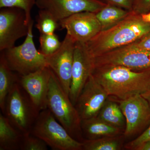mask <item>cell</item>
I'll return each mask as SVG.
<instances>
[{
    "label": "cell",
    "mask_w": 150,
    "mask_h": 150,
    "mask_svg": "<svg viewBox=\"0 0 150 150\" xmlns=\"http://www.w3.org/2000/svg\"><path fill=\"white\" fill-rule=\"evenodd\" d=\"M97 117L111 126L120 129L126 126L125 117L119 105L115 102V100L107 99Z\"/></svg>",
    "instance_id": "obj_20"
},
{
    "label": "cell",
    "mask_w": 150,
    "mask_h": 150,
    "mask_svg": "<svg viewBox=\"0 0 150 150\" xmlns=\"http://www.w3.org/2000/svg\"><path fill=\"white\" fill-rule=\"evenodd\" d=\"M24 135L0 113V150H21Z\"/></svg>",
    "instance_id": "obj_16"
},
{
    "label": "cell",
    "mask_w": 150,
    "mask_h": 150,
    "mask_svg": "<svg viewBox=\"0 0 150 150\" xmlns=\"http://www.w3.org/2000/svg\"><path fill=\"white\" fill-rule=\"evenodd\" d=\"M76 43L66 34L60 48L46 56L48 67L57 77L66 93L69 95Z\"/></svg>",
    "instance_id": "obj_9"
},
{
    "label": "cell",
    "mask_w": 150,
    "mask_h": 150,
    "mask_svg": "<svg viewBox=\"0 0 150 150\" xmlns=\"http://www.w3.org/2000/svg\"><path fill=\"white\" fill-rule=\"evenodd\" d=\"M92 75L109 96L124 100L145 93L150 87V71L138 72L116 65L93 67Z\"/></svg>",
    "instance_id": "obj_2"
},
{
    "label": "cell",
    "mask_w": 150,
    "mask_h": 150,
    "mask_svg": "<svg viewBox=\"0 0 150 150\" xmlns=\"http://www.w3.org/2000/svg\"><path fill=\"white\" fill-rule=\"evenodd\" d=\"M149 140H150V123L147 129L137 139L127 144L126 147L127 149L137 150L141 145Z\"/></svg>",
    "instance_id": "obj_27"
},
{
    "label": "cell",
    "mask_w": 150,
    "mask_h": 150,
    "mask_svg": "<svg viewBox=\"0 0 150 150\" xmlns=\"http://www.w3.org/2000/svg\"><path fill=\"white\" fill-rule=\"evenodd\" d=\"M109 96L91 74L75 105L81 120L96 117Z\"/></svg>",
    "instance_id": "obj_13"
},
{
    "label": "cell",
    "mask_w": 150,
    "mask_h": 150,
    "mask_svg": "<svg viewBox=\"0 0 150 150\" xmlns=\"http://www.w3.org/2000/svg\"><path fill=\"white\" fill-rule=\"evenodd\" d=\"M59 24L76 43L85 44L101 31L96 13L91 12L75 14L61 21Z\"/></svg>",
    "instance_id": "obj_11"
},
{
    "label": "cell",
    "mask_w": 150,
    "mask_h": 150,
    "mask_svg": "<svg viewBox=\"0 0 150 150\" xmlns=\"http://www.w3.org/2000/svg\"><path fill=\"white\" fill-rule=\"evenodd\" d=\"M35 3V0H0V8L15 7L23 10L30 23L33 21L31 11Z\"/></svg>",
    "instance_id": "obj_24"
},
{
    "label": "cell",
    "mask_w": 150,
    "mask_h": 150,
    "mask_svg": "<svg viewBox=\"0 0 150 150\" xmlns=\"http://www.w3.org/2000/svg\"><path fill=\"white\" fill-rule=\"evenodd\" d=\"M143 20L150 23V11L146 13L141 15Z\"/></svg>",
    "instance_id": "obj_31"
},
{
    "label": "cell",
    "mask_w": 150,
    "mask_h": 150,
    "mask_svg": "<svg viewBox=\"0 0 150 150\" xmlns=\"http://www.w3.org/2000/svg\"><path fill=\"white\" fill-rule=\"evenodd\" d=\"M132 11L142 15L150 11V0H132Z\"/></svg>",
    "instance_id": "obj_26"
},
{
    "label": "cell",
    "mask_w": 150,
    "mask_h": 150,
    "mask_svg": "<svg viewBox=\"0 0 150 150\" xmlns=\"http://www.w3.org/2000/svg\"><path fill=\"white\" fill-rule=\"evenodd\" d=\"M30 134L43 140L52 150L83 149V142L74 139L48 108L40 111Z\"/></svg>",
    "instance_id": "obj_4"
},
{
    "label": "cell",
    "mask_w": 150,
    "mask_h": 150,
    "mask_svg": "<svg viewBox=\"0 0 150 150\" xmlns=\"http://www.w3.org/2000/svg\"><path fill=\"white\" fill-rule=\"evenodd\" d=\"M100 1H102V0H100Z\"/></svg>",
    "instance_id": "obj_33"
},
{
    "label": "cell",
    "mask_w": 150,
    "mask_h": 150,
    "mask_svg": "<svg viewBox=\"0 0 150 150\" xmlns=\"http://www.w3.org/2000/svg\"><path fill=\"white\" fill-rule=\"evenodd\" d=\"M48 146L43 140L30 134L24 136L21 150H47Z\"/></svg>",
    "instance_id": "obj_25"
},
{
    "label": "cell",
    "mask_w": 150,
    "mask_h": 150,
    "mask_svg": "<svg viewBox=\"0 0 150 150\" xmlns=\"http://www.w3.org/2000/svg\"><path fill=\"white\" fill-rule=\"evenodd\" d=\"M137 150H150V140L145 142L139 146Z\"/></svg>",
    "instance_id": "obj_30"
},
{
    "label": "cell",
    "mask_w": 150,
    "mask_h": 150,
    "mask_svg": "<svg viewBox=\"0 0 150 150\" xmlns=\"http://www.w3.org/2000/svg\"><path fill=\"white\" fill-rule=\"evenodd\" d=\"M93 67L116 65L138 72L150 71V51L131 45L114 49L93 58Z\"/></svg>",
    "instance_id": "obj_7"
},
{
    "label": "cell",
    "mask_w": 150,
    "mask_h": 150,
    "mask_svg": "<svg viewBox=\"0 0 150 150\" xmlns=\"http://www.w3.org/2000/svg\"><path fill=\"white\" fill-rule=\"evenodd\" d=\"M115 137H103L84 141L83 149L86 150H117L121 148L120 142Z\"/></svg>",
    "instance_id": "obj_22"
},
{
    "label": "cell",
    "mask_w": 150,
    "mask_h": 150,
    "mask_svg": "<svg viewBox=\"0 0 150 150\" xmlns=\"http://www.w3.org/2000/svg\"><path fill=\"white\" fill-rule=\"evenodd\" d=\"M40 112L19 81L14 84L7 97L4 113L12 124L24 136L28 135Z\"/></svg>",
    "instance_id": "obj_5"
},
{
    "label": "cell",
    "mask_w": 150,
    "mask_h": 150,
    "mask_svg": "<svg viewBox=\"0 0 150 150\" xmlns=\"http://www.w3.org/2000/svg\"><path fill=\"white\" fill-rule=\"evenodd\" d=\"M82 132L87 140L95 139L107 137H115L120 134L121 129L111 126L97 117L81 121Z\"/></svg>",
    "instance_id": "obj_17"
},
{
    "label": "cell",
    "mask_w": 150,
    "mask_h": 150,
    "mask_svg": "<svg viewBox=\"0 0 150 150\" xmlns=\"http://www.w3.org/2000/svg\"><path fill=\"white\" fill-rule=\"evenodd\" d=\"M126 120L124 135L129 137L137 133L150 121V106L142 95H137L124 100H118Z\"/></svg>",
    "instance_id": "obj_12"
},
{
    "label": "cell",
    "mask_w": 150,
    "mask_h": 150,
    "mask_svg": "<svg viewBox=\"0 0 150 150\" xmlns=\"http://www.w3.org/2000/svg\"><path fill=\"white\" fill-rule=\"evenodd\" d=\"M33 24V20L29 23L28 33L22 44L2 51L11 69L20 76L28 75L48 67L46 56L38 51L34 44Z\"/></svg>",
    "instance_id": "obj_6"
},
{
    "label": "cell",
    "mask_w": 150,
    "mask_h": 150,
    "mask_svg": "<svg viewBox=\"0 0 150 150\" xmlns=\"http://www.w3.org/2000/svg\"><path fill=\"white\" fill-rule=\"evenodd\" d=\"M107 4L122 8L127 10L131 11L132 0H105Z\"/></svg>",
    "instance_id": "obj_29"
},
{
    "label": "cell",
    "mask_w": 150,
    "mask_h": 150,
    "mask_svg": "<svg viewBox=\"0 0 150 150\" xmlns=\"http://www.w3.org/2000/svg\"><path fill=\"white\" fill-rule=\"evenodd\" d=\"M40 44V52L46 56L53 54L61 46L62 42L59 40L55 33L50 34H40L39 37Z\"/></svg>",
    "instance_id": "obj_23"
},
{
    "label": "cell",
    "mask_w": 150,
    "mask_h": 150,
    "mask_svg": "<svg viewBox=\"0 0 150 150\" xmlns=\"http://www.w3.org/2000/svg\"><path fill=\"white\" fill-rule=\"evenodd\" d=\"M142 96L147 100L150 106V87L145 93L142 95Z\"/></svg>",
    "instance_id": "obj_32"
},
{
    "label": "cell",
    "mask_w": 150,
    "mask_h": 150,
    "mask_svg": "<svg viewBox=\"0 0 150 150\" xmlns=\"http://www.w3.org/2000/svg\"><path fill=\"white\" fill-rule=\"evenodd\" d=\"M150 31V23L143 20L142 15L131 11L115 26L101 31L84 45L92 58L131 44Z\"/></svg>",
    "instance_id": "obj_1"
},
{
    "label": "cell",
    "mask_w": 150,
    "mask_h": 150,
    "mask_svg": "<svg viewBox=\"0 0 150 150\" xmlns=\"http://www.w3.org/2000/svg\"><path fill=\"white\" fill-rule=\"evenodd\" d=\"M51 70L45 67L34 72L20 76L19 82L40 112L47 109V100Z\"/></svg>",
    "instance_id": "obj_15"
},
{
    "label": "cell",
    "mask_w": 150,
    "mask_h": 150,
    "mask_svg": "<svg viewBox=\"0 0 150 150\" xmlns=\"http://www.w3.org/2000/svg\"><path fill=\"white\" fill-rule=\"evenodd\" d=\"M35 26L40 34L54 33L60 27L59 22L48 11L42 9L38 11Z\"/></svg>",
    "instance_id": "obj_21"
},
{
    "label": "cell",
    "mask_w": 150,
    "mask_h": 150,
    "mask_svg": "<svg viewBox=\"0 0 150 150\" xmlns=\"http://www.w3.org/2000/svg\"><path fill=\"white\" fill-rule=\"evenodd\" d=\"M9 67L4 51L0 55V108L4 114L7 97L14 84L19 81L20 75Z\"/></svg>",
    "instance_id": "obj_18"
},
{
    "label": "cell",
    "mask_w": 150,
    "mask_h": 150,
    "mask_svg": "<svg viewBox=\"0 0 150 150\" xmlns=\"http://www.w3.org/2000/svg\"><path fill=\"white\" fill-rule=\"evenodd\" d=\"M93 68V58L88 52L84 44L76 43L69 95L74 105H76L81 92L91 75Z\"/></svg>",
    "instance_id": "obj_14"
},
{
    "label": "cell",
    "mask_w": 150,
    "mask_h": 150,
    "mask_svg": "<svg viewBox=\"0 0 150 150\" xmlns=\"http://www.w3.org/2000/svg\"><path fill=\"white\" fill-rule=\"evenodd\" d=\"M129 45L135 48L150 51V31L139 40Z\"/></svg>",
    "instance_id": "obj_28"
},
{
    "label": "cell",
    "mask_w": 150,
    "mask_h": 150,
    "mask_svg": "<svg viewBox=\"0 0 150 150\" xmlns=\"http://www.w3.org/2000/svg\"><path fill=\"white\" fill-rule=\"evenodd\" d=\"M29 23L24 11L18 8H4L0 11V51L14 46L20 38L26 36Z\"/></svg>",
    "instance_id": "obj_8"
},
{
    "label": "cell",
    "mask_w": 150,
    "mask_h": 150,
    "mask_svg": "<svg viewBox=\"0 0 150 150\" xmlns=\"http://www.w3.org/2000/svg\"><path fill=\"white\" fill-rule=\"evenodd\" d=\"M47 107L56 120L74 139L77 140L76 134L82 133L81 120L69 96L64 90L52 70L48 88Z\"/></svg>",
    "instance_id": "obj_3"
},
{
    "label": "cell",
    "mask_w": 150,
    "mask_h": 150,
    "mask_svg": "<svg viewBox=\"0 0 150 150\" xmlns=\"http://www.w3.org/2000/svg\"><path fill=\"white\" fill-rule=\"evenodd\" d=\"M131 11L107 4L96 13L101 25V31L109 29L118 24L130 13Z\"/></svg>",
    "instance_id": "obj_19"
},
{
    "label": "cell",
    "mask_w": 150,
    "mask_h": 150,
    "mask_svg": "<svg viewBox=\"0 0 150 150\" xmlns=\"http://www.w3.org/2000/svg\"><path fill=\"white\" fill-rule=\"evenodd\" d=\"M39 9L48 11L59 22L83 12L96 13L107 3L100 0H35Z\"/></svg>",
    "instance_id": "obj_10"
}]
</instances>
